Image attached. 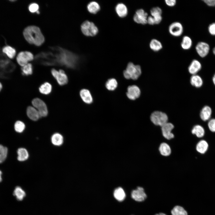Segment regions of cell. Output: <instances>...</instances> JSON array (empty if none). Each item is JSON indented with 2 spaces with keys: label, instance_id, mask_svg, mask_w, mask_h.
<instances>
[{
  "label": "cell",
  "instance_id": "6da1fadb",
  "mask_svg": "<svg viewBox=\"0 0 215 215\" xmlns=\"http://www.w3.org/2000/svg\"><path fill=\"white\" fill-rule=\"evenodd\" d=\"M58 64L64 65L71 68L76 66L78 61V56L60 47H53Z\"/></svg>",
  "mask_w": 215,
  "mask_h": 215
},
{
  "label": "cell",
  "instance_id": "7a4b0ae2",
  "mask_svg": "<svg viewBox=\"0 0 215 215\" xmlns=\"http://www.w3.org/2000/svg\"><path fill=\"white\" fill-rule=\"evenodd\" d=\"M23 35L28 43L36 46H40L44 41V37L40 28L35 26L27 27L23 31Z\"/></svg>",
  "mask_w": 215,
  "mask_h": 215
},
{
  "label": "cell",
  "instance_id": "3957f363",
  "mask_svg": "<svg viewBox=\"0 0 215 215\" xmlns=\"http://www.w3.org/2000/svg\"><path fill=\"white\" fill-rule=\"evenodd\" d=\"M141 74L140 66L131 62L128 63L126 70L123 72L124 76L126 79H131L133 80L138 79Z\"/></svg>",
  "mask_w": 215,
  "mask_h": 215
},
{
  "label": "cell",
  "instance_id": "277c9868",
  "mask_svg": "<svg viewBox=\"0 0 215 215\" xmlns=\"http://www.w3.org/2000/svg\"><path fill=\"white\" fill-rule=\"evenodd\" d=\"M81 30L82 33L87 36H93L98 33L97 27L93 22L88 21L84 22L81 24Z\"/></svg>",
  "mask_w": 215,
  "mask_h": 215
},
{
  "label": "cell",
  "instance_id": "5b68a950",
  "mask_svg": "<svg viewBox=\"0 0 215 215\" xmlns=\"http://www.w3.org/2000/svg\"><path fill=\"white\" fill-rule=\"evenodd\" d=\"M150 119L154 125L161 127L167 122L168 121V117L166 114L159 111L153 112L151 114Z\"/></svg>",
  "mask_w": 215,
  "mask_h": 215
},
{
  "label": "cell",
  "instance_id": "8992f818",
  "mask_svg": "<svg viewBox=\"0 0 215 215\" xmlns=\"http://www.w3.org/2000/svg\"><path fill=\"white\" fill-rule=\"evenodd\" d=\"M32 104L38 111L41 117L46 116L48 114V110L45 103L39 98L34 99L32 101Z\"/></svg>",
  "mask_w": 215,
  "mask_h": 215
},
{
  "label": "cell",
  "instance_id": "52a82bcc",
  "mask_svg": "<svg viewBox=\"0 0 215 215\" xmlns=\"http://www.w3.org/2000/svg\"><path fill=\"white\" fill-rule=\"evenodd\" d=\"M34 59L33 54L28 51H23L19 52L16 57L18 63L21 66L23 67Z\"/></svg>",
  "mask_w": 215,
  "mask_h": 215
},
{
  "label": "cell",
  "instance_id": "ba28073f",
  "mask_svg": "<svg viewBox=\"0 0 215 215\" xmlns=\"http://www.w3.org/2000/svg\"><path fill=\"white\" fill-rule=\"evenodd\" d=\"M51 73L59 85H63L67 83L68 81L67 77L63 70H60L57 71L55 69H53L51 70Z\"/></svg>",
  "mask_w": 215,
  "mask_h": 215
},
{
  "label": "cell",
  "instance_id": "9c48e42d",
  "mask_svg": "<svg viewBox=\"0 0 215 215\" xmlns=\"http://www.w3.org/2000/svg\"><path fill=\"white\" fill-rule=\"evenodd\" d=\"M168 31L171 35L176 37L180 36L183 31V28L182 24L178 22L171 23L168 27Z\"/></svg>",
  "mask_w": 215,
  "mask_h": 215
},
{
  "label": "cell",
  "instance_id": "30bf717a",
  "mask_svg": "<svg viewBox=\"0 0 215 215\" xmlns=\"http://www.w3.org/2000/svg\"><path fill=\"white\" fill-rule=\"evenodd\" d=\"M148 13L142 9L137 10L134 15L133 19L136 23L144 25L147 24Z\"/></svg>",
  "mask_w": 215,
  "mask_h": 215
},
{
  "label": "cell",
  "instance_id": "8fae6325",
  "mask_svg": "<svg viewBox=\"0 0 215 215\" xmlns=\"http://www.w3.org/2000/svg\"><path fill=\"white\" fill-rule=\"evenodd\" d=\"M195 49L198 55L200 57L203 58L207 56L209 53L210 46L205 42H200L196 45Z\"/></svg>",
  "mask_w": 215,
  "mask_h": 215
},
{
  "label": "cell",
  "instance_id": "7c38bea8",
  "mask_svg": "<svg viewBox=\"0 0 215 215\" xmlns=\"http://www.w3.org/2000/svg\"><path fill=\"white\" fill-rule=\"evenodd\" d=\"M131 196L134 200L139 202L144 201L147 196L144 188L140 187H138L136 189L132 191Z\"/></svg>",
  "mask_w": 215,
  "mask_h": 215
},
{
  "label": "cell",
  "instance_id": "4fadbf2b",
  "mask_svg": "<svg viewBox=\"0 0 215 215\" xmlns=\"http://www.w3.org/2000/svg\"><path fill=\"white\" fill-rule=\"evenodd\" d=\"M174 128L173 124L167 122L161 126V130L163 136L167 139L170 140L174 137L173 134L171 132Z\"/></svg>",
  "mask_w": 215,
  "mask_h": 215
},
{
  "label": "cell",
  "instance_id": "5bb4252c",
  "mask_svg": "<svg viewBox=\"0 0 215 215\" xmlns=\"http://www.w3.org/2000/svg\"><path fill=\"white\" fill-rule=\"evenodd\" d=\"M140 93V89L136 85L130 86L127 88L126 95L127 97L130 100H134L139 98Z\"/></svg>",
  "mask_w": 215,
  "mask_h": 215
},
{
  "label": "cell",
  "instance_id": "9a60e30c",
  "mask_svg": "<svg viewBox=\"0 0 215 215\" xmlns=\"http://www.w3.org/2000/svg\"><path fill=\"white\" fill-rule=\"evenodd\" d=\"M201 67L200 62L197 60L194 59L188 67V71L193 75H195L201 70Z\"/></svg>",
  "mask_w": 215,
  "mask_h": 215
},
{
  "label": "cell",
  "instance_id": "2e32d148",
  "mask_svg": "<svg viewBox=\"0 0 215 215\" xmlns=\"http://www.w3.org/2000/svg\"><path fill=\"white\" fill-rule=\"evenodd\" d=\"M27 114L31 120L36 121L40 117L38 110L34 107L30 106L27 108Z\"/></svg>",
  "mask_w": 215,
  "mask_h": 215
},
{
  "label": "cell",
  "instance_id": "e0dca14e",
  "mask_svg": "<svg viewBox=\"0 0 215 215\" xmlns=\"http://www.w3.org/2000/svg\"><path fill=\"white\" fill-rule=\"evenodd\" d=\"M212 110L209 106H205L202 109L200 114L201 119L204 121L209 120L211 116Z\"/></svg>",
  "mask_w": 215,
  "mask_h": 215
},
{
  "label": "cell",
  "instance_id": "ac0fdd59",
  "mask_svg": "<svg viewBox=\"0 0 215 215\" xmlns=\"http://www.w3.org/2000/svg\"><path fill=\"white\" fill-rule=\"evenodd\" d=\"M80 96L82 100L87 104L91 103L93 102V98L89 91L86 89H82L80 92Z\"/></svg>",
  "mask_w": 215,
  "mask_h": 215
},
{
  "label": "cell",
  "instance_id": "d6986e66",
  "mask_svg": "<svg viewBox=\"0 0 215 215\" xmlns=\"http://www.w3.org/2000/svg\"><path fill=\"white\" fill-rule=\"evenodd\" d=\"M116 12L118 16L121 18L126 16L128 13V9L126 5L122 3H119L115 7Z\"/></svg>",
  "mask_w": 215,
  "mask_h": 215
},
{
  "label": "cell",
  "instance_id": "ffe728a7",
  "mask_svg": "<svg viewBox=\"0 0 215 215\" xmlns=\"http://www.w3.org/2000/svg\"><path fill=\"white\" fill-rule=\"evenodd\" d=\"M208 145L205 140H202L200 141L197 144L196 149V150L201 154L205 153L207 150Z\"/></svg>",
  "mask_w": 215,
  "mask_h": 215
},
{
  "label": "cell",
  "instance_id": "44dd1931",
  "mask_svg": "<svg viewBox=\"0 0 215 215\" xmlns=\"http://www.w3.org/2000/svg\"><path fill=\"white\" fill-rule=\"evenodd\" d=\"M150 49L155 52H157L162 49V45L161 42L156 39H153L149 43Z\"/></svg>",
  "mask_w": 215,
  "mask_h": 215
},
{
  "label": "cell",
  "instance_id": "7402d4cb",
  "mask_svg": "<svg viewBox=\"0 0 215 215\" xmlns=\"http://www.w3.org/2000/svg\"><path fill=\"white\" fill-rule=\"evenodd\" d=\"M191 83L192 85L196 87H200L203 85L202 79L199 76L195 74L193 75L190 79Z\"/></svg>",
  "mask_w": 215,
  "mask_h": 215
},
{
  "label": "cell",
  "instance_id": "603a6c76",
  "mask_svg": "<svg viewBox=\"0 0 215 215\" xmlns=\"http://www.w3.org/2000/svg\"><path fill=\"white\" fill-rule=\"evenodd\" d=\"M115 198L118 201H122L125 198L126 195L123 189L121 187H118L116 189L113 193Z\"/></svg>",
  "mask_w": 215,
  "mask_h": 215
},
{
  "label": "cell",
  "instance_id": "cb8c5ba5",
  "mask_svg": "<svg viewBox=\"0 0 215 215\" xmlns=\"http://www.w3.org/2000/svg\"><path fill=\"white\" fill-rule=\"evenodd\" d=\"M192 44V40L190 37L187 36L183 37L181 44L182 49L184 50H189L191 47Z\"/></svg>",
  "mask_w": 215,
  "mask_h": 215
},
{
  "label": "cell",
  "instance_id": "d4e9b609",
  "mask_svg": "<svg viewBox=\"0 0 215 215\" xmlns=\"http://www.w3.org/2000/svg\"><path fill=\"white\" fill-rule=\"evenodd\" d=\"M52 143L55 146H60L63 142V138L62 135L58 133L53 135L51 138Z\"/></svg>",
  "mask_w": 215,
  "mask_h": 215
},
{
  "label": "cell",
  "instance_id": "484cf974",
  "mask_svg": "<svg viewBox=\"0 0 215 215\" xmlns=\"http://www.w3.org/2000/svg\"><path fill=\"white\" fill-rule=\"evenodd\" d=\"M17 159L20 161H24L27 159L29 157V154L27 150L24 148H20L17 151Z\"/></svg>",
  "mask_w": 215,
  "mask_h": 215
},
{
  "label": "cell",
  "instance_id": "4316f807",
  "mask_svg": "<svg viewBox=\"0 0 215 215\" xmlns=\"http://www.w3.org/2000/svg\"><path fill=\"white\" fill-rule=\"evenodd\" d=\"M159 150L161 154L165 156H169L171 153L170 146L166 143H162L159 148Z\"/></svg>",
  "mask_w": 215,
  "mask_h": 215
},
{
  "label": "cell",
  "instance_id": "83f0119b",
  "mask_svg": "<svg viewBox=\"0 0 215 215\" xmlns=\"http://www.w3.org/2000/svg\"><path fill=\"white\" fill-rule=\"evenodd\" d=\"M2 51L9 58L12 59L15 56L16 51V50L12 47L7 45L4 47L2 49Z\"/></svg>",
  "mask_w": 215,
  "mask_h": 215
},
{
  "label": "cell",
  "instance_id": "f1b7e54d",
  "mask_svg": "<svg viewBox=\"0 0 215 215\" xmlns=\"http://www.w3.org/2000/svg\"><path fill=\"white\" fill-rule=\"evenodd\" d=\"M193 134H194L198 138L203 137L205 133V131L203 128L199 125L194 126L191 130Z\"/></svg>",
  "mask_w": 215,
  "mask_h": 215
},
{
  "label": "cell",
  "instance_id": "f546056e",
  "mask_svg": "<svg viewBox=\"0 0 215 215\" xmlns=\"http://www.w3.org/2000/svg\"><path fill=\"white\" fill-rule=\"evenodd\" d=\"M88 11L90 13L96 14L100 10V7L99 4L95 1L90 2L87 6Z\"/></svg>",
  "mask_w": 215,
  "mask_h": 215
},
{
  "label": "cell",
  "instance_id": "4dcf8cb0",
  "mask_svg": "<svg viewBox=\"0 0 215 215\" xmlns=\"http://www.w3.org/2000/svg\"><path fill=\"white\" fill-rule=\"evenodd\" d=\"M52 87L51 85L47 82L42 84L39 88L40 92L44 94L47 95L51 91Z\"/></svg>",
  "mask_w": 215,
  "mask_h": 215
},
{
  "label": "cell",
  "instance_id": "1f68e13d",
  "mask_svg": "<svg viewBox=\"0 0 215 215\" xmlns=\"http://www.w3.org/2000/svg\"><path fill=\"white\" fill-rule=\"evenodd\" d=\"M13 194L16 197L17 199L19 201L22 200L26 195L25 191L19 186H17L16 187L14 191Z\"/></svg>",
  "mask_w": 215,
  "mask_h": 215
},
{
  "label": "cell",
  "instance_id": "d6a6232c",
  "mask_svg": "<svg viewBox=\"0 0 215 215\" xmlns=\"http://www.w3.org/2000/svg\"><path fill=\"white\" fill-rule=\"evenodd\" d=\"M172 215H188L186 211L182 206H175L171 211Z\"/></svg>",
  "mask_w": 215,
  "mask_h": 215
},
{
  "label": "cell",
  "instance_id": "836d02e7",
  "mask_svg": "<svg viewBox=\"0 0 215 215\" xmlns=\"http://www.w3.org/2000/svg\"><path fill=\"white\" fill-rule=\"evenodd\" d=\"M106 87L109 90H115L117 86V82L116 80L114 78L109 79L105 84Z\"/></svg>",
  "mask_w": 215,
  "mask_h": 215
},
{
  "label": "cell",
  "instance_id": "e575fe53",
  "mask_svg": "<svg viewBox=\"0 0 215 215\" xmlns=\"http://www.w3.org/2000/svg\"><path fill=\"white\" fill-rule=\"evenodd\" d=\"M33 66L32 64L28 63L24 66L22 67V70L23 75L26 76L31 75L33 73Z\"/></svg>",
  "mask_w": 215,
  "mask_h": 215
},
{
  "label": "cell",
  "instance_id": "d590c367",
  "mask_svg": "<svg viewBox=\"0 0 215 215\" xmlns=\"http://www.w3.org/2000/svg\"><path fill=\"white\" fill-rule=\"evenodd\" d=\"M7 154V148L0 145V163L2 162L5 160Z\"/></svg>",
  "mask_w": 215,
  "mask_h": 215
},
{
  "label": "cell",
  "instance_id": "8d00e7d4",
  "mask_svg": "<svg viewBox=\"0 0 215 215\" xmlns=\"http://www.w3.org/2000/svg\"><path fill=\"white\" fill-rule=\"evenodd\" d=\"M25 125L22 122L20 121H17L14 125V129L18 133H22L24 130Z\"/></svg>",
  "mask_w": 215,
  "mask_h": 215
},
{
  "label": "cell",
  "instance_id": "74e56055",
  "mask_svg": "<svg viewBox=\"0 0 215 215\" xmlns=\"http://www.w3.org/2000/svg\"><path fill=\"white\" fill-rule=\"evenodd\" d=\"M151 16L153 17L162 16V10L159 7H155L152 8L150 10Z\"/></svg>",
  "mask_w": 215,
  "mask_h": 215
},
{
  "label": "cell",
  "instance_id": "f35d334b",
  "mask_svg": "<svg viewBox=\"0 0 215 215\" xmlns=\"http://www.w3.org/2000/svg\"><path fill=\"white\" fill-rule=\"evenodd\" d=\"M39 6L36 3H32L29 5L28 9L32 13H36L39 11Z\"/></svg>",
  "mask_w": 215,
  "mask_h": 215
},
{
  "label": "cell",
  "instance_id": "ab89813d",
  "mask_svg": "<svg viewBox=\"0 0 215 215\" xmlns=\"http://www.w3.org/2000/svg\"><path fill=\"white\" fill-rule=\"evenodd\" d=\"M208 128L211 131L215 132V119H210L208 123Z\"/></svg>",
  "mask_w": 215,
  "mask_h": 215
},
{
  "label": "cell",
  "instance_id": "60d3db41",
  "mask_svg": "<svg viewBox=\"0 0 215 215\" xmlns=\"http://www.w3.org/2000/svg\"><path fill=\"white\" fill-rule=\"evenodd\" d=\"M208 29L210 34L211 35L215 36V22L210 24Z\"/></svg>",
  "mask_w": 215,
  "mask_h": 215
},
{
  "label": "cell",
  "instance_id": "b9f144b4",
  "mask_svg": "<svg viewBox=\"0 0 215 215\" xmlns=\"http://www.w3.org/2000/svg\"><path fill=\"white\" fill-rule=\"evenodd\" d=\"M165 2L167 6L172 7L174 6L176 4V0H165Z\"/></svg>",
  "mask_w": 215,
  "mask_h": 215
},
{
  "label": "cell",
  "instance_id": "7bdbcfd3",
  "mask_svg": "<svg viewBox=\"0 0 215 215\" xmlns=\"http://www.w3.org/2000/svg\"><path fill=\"white\" fill-rule=\"evenodd\" d=\"M203 1L209 6H215V0H204Z\"/></svg>",
  "mask_w": 215,
  "mask_h": 215
},
{
  "label": "cell",
  "instance_id": "ee69618b",
  "mask_svg": "<svg viewBox=\"0 0 215 215\" xmlns=\"http://www.w3.org/2000/svg\"><path fill=\"white\" fill-rule=\"evenodd\" d=\"M147 23L150 25L155 24V21L153 18L151 16H148L147 20Z\"/></svg>",
  "mask_w": 215,
  "mask_h": 215
},
{
  "label": "cell",
  "instance_id": "f6af8a7d",
  "mask_svg": "<svg viewBox=\"0 0 215 215\" xmlns=\"http://www.w3.org/2000/svg\"><path fill=\"white\" fill-rule=\"evenodd\" d=\"M213 81L214 85H215V74L214 75L213 77Z\"/></svg>",
  "mask_w": 215,
  "mask_h": 215
},
{
  "label": "cell",
  "instance_id": "bcb514c9",
  "mask_svg": "<svg viewBox=\"0 0 215 215\" xmlns=\"http://www.w3.org/2000/svg\"><path fill=\"white\" fill-rule=\"evenodd\" d=\"M155 215H166L164 213H159V214H155Z\"/></svg>",
  "mask_w": 215,
  "mask_h": 215
},
{
  "label": "cell",
  "instance_id": "7dc6e473",
  "mask_svg": "<svg viewBox=\"0 0 215 215\" xmlns=\"http://www.w3.org/2000/svg\"><path fill=\"white\" fill-rule=\"evenodd\" d=\"M1 174H2L1 172L0 171V182L2 180V178H1Z\"/></svg>",
  "mask_w": 215,
  "mask_h": 215
},
{
  "label": "cell",
  "instance_id": "c3c4849f",
  "mask_svg": "<svg viewBox=\"0 0 215 215\" xmlns=\"http://www.w3.org/2000/svg\"><path fill=\"white\" fill-rule=\"evenodd\" d=\"M213 54L215 55V47L214 48L213 50Z\"/></svg>",
  "mask_w": 215,
  "mask_h": 215
},
{
  "label": "cell",
  "instance_id": "681fc988",
  "mask_svg": "<svg viewBox=\"0 0 215 215\" xmlns=\"http://www.w3.org/2000/svg\"><path fill=\"white\" fill-rule=\"evenodd\" d=\"M2 88V85L1 84V83L0 82V91L1 90Z\"/></svg>",
  "mask_w": 215,
  "mask_h": 215
}]
</instances>
